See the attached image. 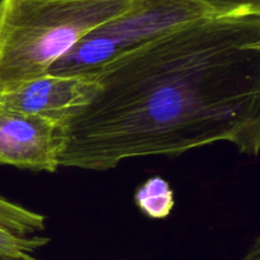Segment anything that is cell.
Wrapping results in <instances>:
<instances>
[{
  "label": "cell",
  "mask_w": 260,
  "mask_h": 260,
  "mask_svg": "<svg viewBox=\"0 0 260 260\" xmlns=\"http://www.w3.org/2000/svg\"><path fill=\"white\" fill-rule=\"evenodd\" d=\"M63 123L60 167L106 172L127 159L215 142L260 152V14L205 15L93 75Z\"/></svg>",
  "instance_id": "6da1fadb"
},
{
  "label": "cell",
  "mask_w": 260,
  "mask_h": 260,
  "mask_svg": "<svg viewBox=\"0 0 260 260\" xmlns=\"http://www.w3.org/2000/svg\"><path fill=\"white\" fill-rule=\"evenodd\" d=\"M131 0H0V94L45 75Z\"/></svg>",
  "instance_id": "7a4b0ae2"
},
{
  "label": "cell",
  "mask_w": 260,
  "mask_h": 260,
  "mask_svg": "<svg viewBox=\"0 0 260 260\" xmlns=\"http://www.w3.org/2000/svg\"><path fill=\"white\" fill-rule=\"evenodd\" d=\"M210 15L197 0H131L128 7L86 33L48 73L93 76L145 43Z\"/></svg>",
  "instance_id": "3957f363"
},
{
  "label": "cell",
  "mask_w": 260,
  "mask_h": 260,
  "mask_svg": "<svg viewBox=\"0 0 260 260\" xmlns=\"http://www.w3.org/2000/svg\"><path fill=\"white\" fill-rule=\"evenodd\" d=\"M62 146L61 123L0 107V165L55 173Z\"/></svg>",
  "instance_id": "277c9868"
},
{
  "label": "cell",
  "mask_w": 260,
  "mask_h": 260,
  "mask_svg": "<svg viewBox=\"0 0 260 260\" xmlns=\"http://www.w3.org/2000/svg\"><path fill=\"white\" fill-rule=\"evenodd\" d=\"M96 91L94 76L47 73L19 88L0 94V107L20 113L45 117L63 126Z\"/></svg>",
  "instance_id": "5b68a950"
},
{
  "label": "cell",
  "mask_w": 260,
  "mask_h": 260,
  "mask_svg": "<svg viewBox=\"0 0 260 260\" xmlns=\"http://www.w3.org/2000/svg\"><path fill=\"white\" fill-rule=\"evenodd\" d=\"M135 205L147 217L164 220L174 208V192L169 182L161 177H152L142 183L135 192Z\"/></svg>",
  "instance_id": "8992f818"
},
{
  "label": "cell",
  "mask_w": 260,
  "mask_h": 260,
  "mask_svg": "<svg viewBox=\"0 0 260 260\" xmlns=\"http://www.w3.org/2000/svg\"><path fill=\"white\" fill-rule=\"evenodd\" d=\"M0 223L18 235L30 236L45 230L46 217L0 196Z\"/></svg>",
  "instance_id": "52a82bcc"
},
{
  "label": "cell",
  "mask_w": 260,
  "mask_h": 260,
  "mask_svg": "<svg viewBox=\"0 0 260 260\" xmlns=\"http://www.w3.org/2000/svg\"><path fill=\"white\" fill-rule=\"evenodd\" d=\"M50 243L43 236H22L13 233L0 223V259L3 260H40L35 253Z\"/></svg>",
  "instance_id": "ba28073f"
},
{
  "label": "cell",
  "mask_w": 260,
  "mask_h": 260,
  "mask_svg": "<svg viewBox=\"0 0 260 260\" xmlns=\"http://www.w3.org/2000/svg\"><path fill=\"white\" fill-rule=\"evenodd\" d=\"M210 15L260 14V0H197Z\"/></svg>",
  "instance_id": "9c48e42d"
},
{
  "label": "cell",
  "mask_w": 260,
  "mask_h": 260,
  "mask_svg": "<svg viewBox=\"0 0 260 260\" xmlns=\"http://www.w3.org/2000/svg\"><path fill=\"white\" fill-rule=\"evenodd\" d=\"M243 260H260V236L254 241Z\"/></svg>",
  "instance_id": "30bf717a"
}]
</instances>
